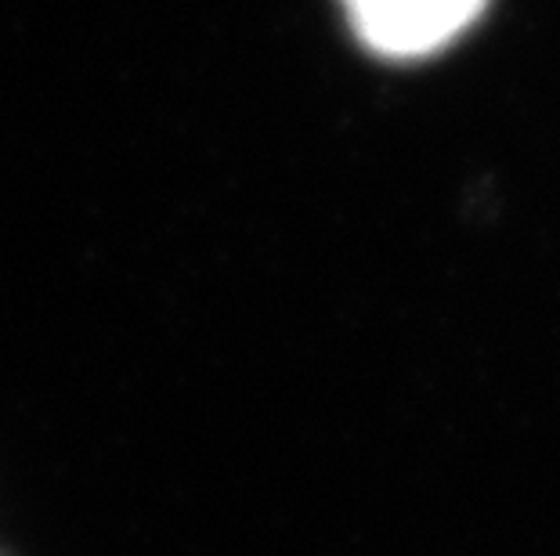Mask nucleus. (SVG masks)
I'll use <instances>...</instances> for the list:
<instances>
[{"label": "nucleus", "mask_w": 560, "mask_h": 556, "mask_svg": "<svg viewBox=\"0 0 560 556\" xmlns=\"http://www.w3.org/2000/svg\"><path fill=\"white\" fill-rule=\"evenodd\" d=\"M365 47L387 58H423L474 26L485 0H340Z\"/></svg>", "instance_id": "nucleus-1"}]
</instances>
